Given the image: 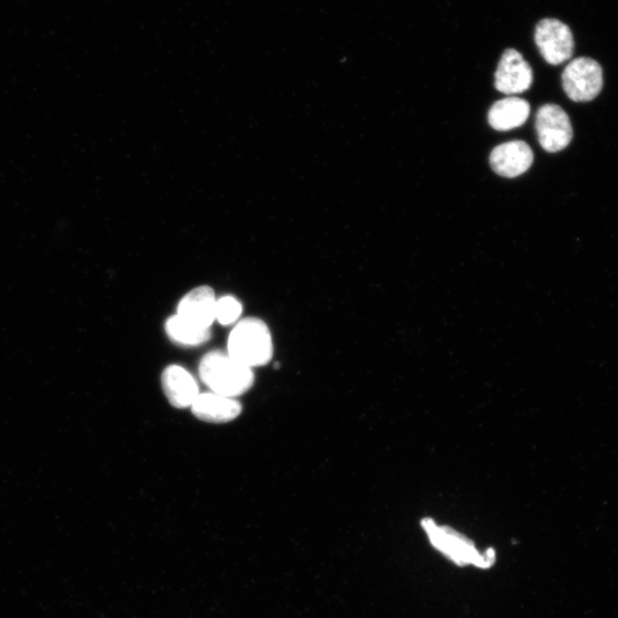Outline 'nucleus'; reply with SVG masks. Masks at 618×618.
<instances>
[{
    "mask_svg": "<svg viewBox=\"0 0 618 618\" xmlns=\"http://www.w3.org/2000/svg\"><path fill=\"white\" fill-rule=\"evenodd\" d=\"M200 377L212 392L226 398H238L253 386L251 368L238 363L229 353L212 350L200 364Z\"/></svg>",
    "mask_w": 618,
    "mask_h": 618,
    "instance_id": "f257e3e1",
    "label": "nucleus"
},
{
    "mask_svg": "<svg viewBox=\"0 0 618 618\" xmlns=\"http://www.w3.org/2000/svg\"><path fill=\"white\" fill-rule=\"evenodd\" d=\"M533 81V70L525 57L516 50H506L495 74L496 88L506 95L522 94L532 87Z\"/></svg>",
    "mask_w": 618,
    "mask_h": 618,
    "instance_id": "0eeeda50",
    "label": "nucleus"
},
{
    "mask_svg": "<svg viewBox=\"0 0 618 618\" xmlns=\"http://www.w3.org/2000/svg\"><path fill=\"white\" fill-rule=\"evenodd\" d=\"M166 332L171 342L185 347L201 346L211 339V328L197 327L178 315L168 318Z\"/></svg>",
    "mask_w": 618,
    "mask_h": 618,
    "instance_id": "ddd939ff",
    "label": "nucleus"
},
{
    "mask_svg": "<svg viewBox=\"0 0 618 618\" xmlns=\"http://www.w3.org/2000/svg\"><path fill=\"white\" fill-rule=\"evenodd\" d=\"M534 153L525 142H510L496 147L491 154L492 169L501 177L516 178L533 166Z\"/></svg>",
    "mask_w": 618,
    "mask_h": 618,
    "instance_id": "6e6552de",
    "label": "nucleus"
},
{
    "mask_svg": "<svg viewBox=\"0 0 618 618\" xmlns=\"http://www.w3.org/2000/svg\"><path fill=\"white\" fill-rule=\"evenodd\" d=\"M161 387L171 406L178 409L191 408L200 396L197 380L180 366L174 365L163 371Z\"/></svg>",
    "mask_w": 618,
    "mask_h": 618,
    "instance_id": "9d476101",
    "label": "nucleus"
},
{
    "mask_svg": "<svg viewBox=\"0 0 618 618\" xmlns=\"http://www.w3.org/2000/svg\"><path fill=\"white\" fill-rule=\"evenodd\" d=\"M217 300L210 286L193 289L178 306V316L201 328H211L216 320Z\"/></svg>",
    "mask_w": 618,
    "mask_h": 618,
    "instance_id": "1a4fd4ad",
    "label": "nucleus"
},
{
    "mask_svg": "<svg viewBox=\"0 0 618 618\" xmlns=\"http://www.w3.org/2000/svg\"><path fill=\"white\" fill-rule=\"evenodd\" d=\"M531 115V105L522 97L509 96L497 102L488 114V122L500 133L523 126Z\"/></svg>",
    "mask_w": 618,
    "mask_h": 618,
    "instance_id": "f8f14e48",
    "label": "nucleus"
},
{
    "mask_svg": "<svg viewBox=\"0 0 618 618\" xmlns=\"http://www.w3.org/2000/svg\"><path fill=\"white\" fill-rule=\"evenodd\" d=\"M536 132L545 151L558 153L573 140V126L567 113L557 105H544L536 115Z\"/></svg>",
    "mask_w": 618,
    "mask_h": 618,
    "instance_id": "423d86ee",
    "label": "nucleus"
},
{
    "mask_svg": "<svg viewBox=\"0 0 618 618\" xmlns=\"http://www.w3.org/2000/svg\"><path fill=\"white\" fill-rule=\"evenodd\" d=\"M422 527L427 531L433 545L444 553L458 565L473 564L481 568H488L495 562V551L488 549L485 556H481L467 537L448 528L438 527L433 520H422Z\"/></svg>",
    "mask_w": 618,
    "mask_h": 618,
    "instance_id": "7ed1b4c3",
    "label": "nucleus"
},
{
    "mask_svg": "<svg viewBox=\"0 0 618 618\" xmlns=\"http://www.w3.org/2000/svg\"><path fill=\"white\" fill-rule=\"evenodd\" d=\"M273 339L269 325L259 318H244L235 325L229 338V354L249 367H263L273 357Z\"/></svg>",
    "mask_w": 618,
    "mask_h": 618,
    "instance_id": "f03ea898",
    "label": "nucleus"
},
{
    "mask_svg": "<svg viewBox=\"0 0 618 618\" xmlns=\"http://www.w3.org/2000/svg\"><path fill=\"white\" fill-rule=\"evenodd\" d=\"M242 314V305L234 297H222L217 301L216 320L222 325H231L239 320Z\"/></svg>",
    "mask_w": 618,
    "mask_h": 618,
    "instance_id": "4468645a",
    "label": "nucleus"
},
{
    "mask_svg": "<svg viewBox=\"0 0 618 618\" xmlns=\"http://www.w3.org/2000/svg\"><path fill=\"white\" fill-rule=\"evenodd\" d=\"M191 411L200 420L212 425H224L237 419L242 412L239 401L216 394H203L191 406Z\"/></svg>",
    "mask_w": 618,
    "mask_h": 618,
    "instance_id": "9b49d317",
    "label": "nucleus"
},
{
    "mask_svg": "<svg viewBox=\"0 0 618 618\" xmlns=\"http://www.w3.org/2000/svg\"><path fill=\"white\" fill-rule=\"evenodd\" d=\"M535 43L543 59L552 66L567 62L575 51L572 29L558 19H543L537 23Z\"/></svg>",
    "mask_w": 618,
    "mask_h": 618,
    "instance_id": "39448f33",
    "label": "nucleus"
},
{
    "mask_svg": "<svg viewBox=\"0 0 618 618\" xmlns=\"http://www.w3.org/2000/svg\"><path fill=\"white\" fill-rule=\"evenodd\" d=\"M562 81L570 101L589 103L603 91L604 71L598 61L582 56L567 64Z\"/></svg>",
    "mask_w": 618,
    "mask_h": 618,
    "instance_id": "20e7f679",
    "label": "nucleus"
}]
</instances>
